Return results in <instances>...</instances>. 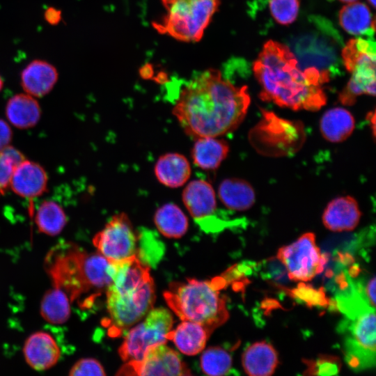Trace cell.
Masks as SVG:
<instances>
[{"label": "cell", "mask_w": 376, "mask_h": 376, "mask_svg": "<svg viewBox=\"0 0 376 376\" xmlns=\"http://www.w3.org/2000/svg\"><path fill=\"white\" fill-rule=\"evenodd\" d=\"M247 86H236L219 70L207 69L181 89L172 113L183 131L196 139L219 137L243 121L251 99Z\"/></svg>", "instance_id": "cell-1"}, {"label": "cell", "mask_w": 376, "mask_h": 376, "mask_svg": "<svg viewBox=\"0 0 376 376\" xmlns=\"http://www.w3.org/2000/svg\"><path fill=\"white\" fill-rule=\"evenodd\" d=\"M261 86L260 98L292 110L318 111L326 104L322 85L330 75L315 68L302 70L287 46L267 41L253 63Z\"/></svg>", "instance_id": "cell-2"}, {"label": "cell", "mask_w": 376, "mask_h": 376, "mask_svg": "<svg viewBox=\"0 0 376 376\" xmlns=\"http://www.w3.org/2000/svg\"><path fill=\"white\" fill-rule=\"evenodd\" d=\"M111 282L106 290L109 317L104 320L111 337H117L152 308L154 281L149 267L138 256L110 261Z\"/></svg>", "instance_id": "cell-3"}, {"label": "cell", "mask_w": 376, "mask_h": 376, "mask_svg": "<svg viewBox=\"0 0 376 376\" xmlns=\"http://www.w3.org/2000/svg\"><path fill=\"white\" fill-rule=\"evenodd\" d=\"M110 264L100 253H88L71 242L57 244L45 260L53 285L84 308H90L106 292L111 282Z\"/></svg>", "instance_id": "cell-4"}, {"label": "cell", "mask_w": 376, "mask_h": 376, "mask_svg": "<svg viewBox=\"0 0 376 376\" xmlns=\"http://www.w3.org/2000/svg\"><path fill=\"white\" fill-rule=\"evenodd\" d=\"M226 283L224 276L210 281L192 279L172 282L164 297L180 319L199 323L212 333L229 317L226 299L220 292Z\"/></svg>", "instance_id": "cell-5"}, {"label": "cell", "mask_w": 376, "mask_h": 376, "mask_svg": "<svg viewBox=\"0 0 376 376\" xmlns=\"http://www.w3.org/2000/svg\"><path fill=\"white\" fill-rule=\"evenodd\" d=\"M375 307L363 301L344 309L345 318L338 327L343 338L345 361L355 371L375 365Z\"/></svg>", "instance_id": "cell-6"}, {"label": "cell", "mask_w": 376, "mask_h": 376, "mask_svg": "<svg viewBox=\"0 0 376 376\" xmlns=\"http://www.w3.org/2000/svg\"><path fill=\"white\" fill-rule=\"evenodd\" d=\"M166 14L152 23L160 34L185 42H199L220 0H161Z\"/></svg>", "instance_id": "cell-7"}, {"label": "cell", "mask_w": 376, "mask_h": 376, "mask_svg": "<svg viewBox=\"0 0 376 376\" xmlns=\"http://www.w3.org/2000/svg\"><path fill=\"white\" fill-rule=\"evenodd\" d=\"M374 33L350 40L342 49L344 65L352 74L339 94L340 102L352 105L363 94L375 95V42Z\"/></svg>", "instance_id": "cell-8"}, {"label": "cell", "mask_w": 376, "mask_h": 376, "mask_svg": "<svg viewBox=\"0 0 376 376\" xmlns=\"http://www.w3.org/2000/svg\"><path fill=\"white\" fill-rule=\"evenodd\" d=\"M249 139L259 153L281 157L298 151L304 143L305 133L300 122L283 119L271 111H263L262 119L251 130Z\"/></svg>", "instance_id": "cell-9"}, {"label": "cell", "mask_w": 376, "mask_h": 376, "mask_svg": "<svg viewBox=\"0 0 376 376\" xmlns=\"http://www.w3.org/2000/svg\"><path fill=\"white\" fill-rule=\"evenodd\" d=\"M173 323V316L167 309H151L127 332L118 350L120 357L125 362L142 359L148 350L166 343Z\"/></svg>", "instance_id": "cell-10"}, {"label": "cell", "mask_w": 376, "mask_h": 376, "mask_svg": "<svg viewBox=\"0 0 376 376\" xmlns=\"http://www.w3.org/2000/svg\"><path fill=\"white\" fill-rule=\"evenodd\" d=\"M277 258L285 267L290 279L294 281H311L322 272L327 262L313 233H306L292 244L280 248Z\"/></svg>", "instance_id": "cell-11"}, {"label": "cell", "mask_w": 376, "mask_h": 376, "mask_svg": "<svg viewBox=\"0 0 376 376\" xmlns=\"http://www.w3.org/2000/svg\"><path fill=\"white\" fill-rule=\"evenodd\" d=\"M139 235L128 216L120 212L111 217L93 238L98 253L109 261H119L137 256Z\"/></svg>", "instance_id": "cell-12"}, {"label": "cell", "mask_w": 376, "mask_h": 376, "mask_svg": "<svg viewBox=\"0 0 376 376\" xmlns=\"http://www.w3.org/2000/svg\"><path fill=\"white\" fill-rule=\"evenodd\" d=\"M117 375H190V370L173 350L164 344L156 345L139 361H127Z\"/></svg>", "instance_id": "cell-13"}, {"label": "cell", "mask_w": 376, "mask_h": 376, "mask_svg": "<svg viewBox=\"0 0 376 376\" xmlns=\"http://www.w3.org/2000/svg\"><path fill=\"white\" fill-rule=\"evenodd\" d=\"M331 36H325L323 32L305 35L298 39L294 47L299 67L304 70L315 68L320 72L329 73L336 65L338 55L331 45Z\"/></svg>", "instance_id": "cell-14"}, {"label": "cell", "mask_w": 376, "mask_h": 376, "mask_svg": "<svg viewBox=\"0 0 376 376\" xmlns=\"http://www.w3.org/2000/svg\"><path fill=\"white\" fill-rule=\"evenodd\" d=\"M182 201L189 213L203 228L217 209L214 189L203 179L189 182L182 191Z\"/></svg>", "instance_id": "cell-15"}, {"label": "cell", "mask_w": 376, "mask_h": 376, "mask_svg": "<svg viewBox=\"0 0 376 376\" xmlns=\"http://www.w3.org/2000/svg\"><path fill=\"white\" fill-rule=\"evenodd\" d=\"M10 187L18 196L31 200L47 191V173L38 164L24 159L15 166Z\"/></svg>", "instance_id": "cell-16"}, {"label": "cell", "mask_w": 376, "mask_h": 376, "mask_svg": "<svg viewBox=\"0 0 376 376\" xmlns=\"http://www.w3.org/2000/svg\"><path fill=\"white\" fill-rule=\"evenodd\" d=\"M361 212L357 201L350 196L331 200L322 214L324 226L334 232L350 231L358 225Z\"/></svg>", "instance_id": "cell-17"}, {"label": "cell", "mask_w": 376, "mask_h": 376, "mask_svg": "<svg viewBox=\"0 0 376 376\" xmlns=\"http://www.w3.org/2000/svg\"><path fill=\"white\" fill-rule=\"evenodd\" d=\"M23 352L26 363L36 370L50 368L60 357V350L55 340L42 331L36 332L26 339Z\"/></svg>", "instance_id": "cell-18"}, {"label": "cell", "mask_w": 376, "mask_h": 376, "mask_svg": "<svg viewBox=\"0 0 376 376\" xmlns=\"http://www.w3.org/2000/svg\"><path fill=\"white\" fill-rule=\"evenodd\" d=\"M54 66L42 60L29 63L21 73L24 91L33 97H42L52 91L58 79Z\"/></svg>", "instance_id": "cell-19"}, {"label": "cell", "mask_w": 376, "mask_h": 376, "mask_svg": "<svg viewBox=\"0 0 376 376\" xmlns=\"http://www.w3.org/2000/svg\"><path fill=\"white\" fill-rule=\"evenodd\" d=\"M154 173L164 186L178 188L189 180L191 169L185 156L178 152H168L158 158L154 166Z\"/></svg>", "instance_id": "cell-20"}, {"label": "cell", "mask_w": 376, "mask_h": 376, "mask_svg": "<svg viewBox=\"0 0 376 376\" xmlns=\"http://www.w3.org/2000/svg\"><path fill=\"white\" fill-rule=\"evenodd\" d=\"M242 363L245 373L250 376H269L279 364L278 353L267 342H256L244 350Z\"/></svg>", "instance_id": "cell-21"}, {"label": "cell", "mask_w": 376, "mask_h": 376, "mask_svg": "<svg viewBox=\"0 0 376 376\" xmlns=\"http://www.w3.org/2000/svg\"><path fill=\"white\" fill-rule=\"evenodd\" d=\"M229 152L228 143L218 137L204 136L195 139L191 150L193 163L204 171L216 170Z\"/></svg>", "instance_id": "cell-22"}, {"label": "cell", "mask_w": 376, "mask_h": 376, "mask_svg": "<svg viewBox=\"0 0 376 376\" xmlns=\"http://www.w3.org/2000/svg\"><path fill=\"white\" fill-rule=\"evenodd\" d=\"M211 332L203 325L189 320H183L175 329L167 334L178 349L187 355H195L205 346Z\"/></svg>", "instance_id": "cell-23"}, {"label": "cell", "mask_w": 376, "mask_h": 376, "mask_svg": "<svg viewBox=\"0 0 376 376\" xmlns=\"http://www.w3.org/2000/svg\"><path fill=\"white\" fill-rule=\"evenodd\" d=\"M218 196L225 207L236 211L246 210L256 201L253 187L247 181L237 178L222 180L218 187Z\"/></svg>", "instance_id": "cell-24"}, {"label": "cell", "mask_w": 376, "mask_h": 376, "mask_svg": "<svg viewBox=\"0 0 376 376\" xmlns=\"http://www.w3.org/2000/svg\"><path fill=\"white\" fill-rule=\"evenodd\" d=\"M355 120L352 113L341 107L330 109L320 118V129L322 136L331 143H340L353 132Z\"/></svg>", "instance_id": "cell-25"}, {"label": "cell", "mask_w": 376, "mask_h": 376, "mask_svg": "<svg viewBox=\"0 0 376 376\" xmlns=\"http://www.w3.org/2000/svg\"><path fill=\"white\" fill-rule=\"evenodd\" d=\"M6 116L17 128L32 127L39 121L41 111L35 98L29 94L19 93L13 96L6 104Z\"/></svg>", "instance_id": "cell-26"}, {"label": "cell", "mask_w": 376, "mask_h": 376, "mask_svg": "<svg viewBox=\"0 0 376 376\" xmlns=\"http://www.w3.org/2000/svg\"><path fill=\"white\" fill-rule=\"evenodd\" d=\"M339 23L347 33L363 36L375 32V20L372 18L369 8L361 2H350L339 12Z\"/></svg>", "instance_id": "cell-27"}, {"label": "cell", "mask_w": 376, "mask_h": 376, "mask_svg": "<svg viewBox=\"0 0 376 376\" xmlns=\"http://www.w3.org/2000/svg\"><path fill=\"white\" fill-rule=\"evenodd\" d=\"M154 223L160 233L169 238L183 236L188 228V219L179 206L168 203L159 207L154 214Z\"/></svg>", "instance_id": "cell-28"}, {"label": "cell", "mask_w": 376, "mask_h": 376, "mask_svg": "<svg viewBox=\"0 0 376 376\" xmlns=\"http://www.w3.org/2000/svg\"><path fill=\"white\" fill-rule=\"evenodd\" d=\"M68 295L61 289L54 287L43 296L40 305L42 317L52 324H63L70 315V304Z\"/></svg>", "instance_id": "cell-29"}, {"label": "cell", "mask_w": 376, "mask_h": 376, "mask_svg": "<svg viewBox=\"0 0 376 376\" xmlns=\"http://www.w3.org/2000/svg\"><path fill=\"white\" fill-rule=\"evenodd\" d=\"M35 221L40 232L55 236L63 230L67 219L63 208L58 203L45 201L39 206Z\"/></svg>", "instance_id": "cell-30"}, {"label": "cell", "mask_w": 376, "mask_h": 376, "mask_svg": "<svg viewBox=\"0 0 376 376\" xmlns=\"http://www.w3.org/2000/svg\"><path fill=\"white\" fill-rule=\"evenodd\" d=\"M232 357L221 347H211L205 350L201 357V367L203 373L211 376L226 375L232 370Z\"/></svg>", "instance_id": "cell-31"}, {"label": "cell", "mask_w": 376, "mask_h": 376, "mask_svg": "<svg viewBox=\"0 0 376 376\" xmlns=\"http://www.w3.org/2000/svg\"><path fill=\"white\" fill-rule=\"evenodd\" d=\"M24 159V156L12 146H8L0 150V196L3 195L10 187L15 166Z\"/></svg>", "instance_id": "cell-32"}, {"label": "cell", "mask_w": 376, "mask_h": 376, "mask_svg": "<svg viewBox=\"0 0 376 376\" xmlns=\"http://www.w3.org/2000/svg\"><path fill=\"white\" fill-rule=\"evenodd\" d=\"M303 361L306 366L304 375H336L341 366L339 359L331 355H320L315 359H304Z\"/></svg>", "instance_id": "cell-33"}, {"label": "cell", "mask_w": 376, "mask_h": 376, "mask_svg": "<svg viewBox=\"0 0 376 376\" xmlns=\"http://www.w3.org/2000/svg\"><path fill=\"white\" fill-rule=\"evenodd\" d=\"M299 0H270L269 9L272 17L281 24H292L299 12Z\"/></svg>", "instance_id": "cell-34"}, {"label": "cell", "mask_w": 376, "mask_h": 376, "mask_svg": "<svg viewBox=\"0 0 376 376\" xmlns=\"http://www.w3.org/2000/svg\"><path fill=\"white\" fill-rule=\"evenodd\" d=\"M69 375L71 376L105 375L106 373L101 363L95 359H82L77 361L71 368Z\"/></svg>", "instance_id": "cell-35"}, {"label": "cell", "mask_w": 376, "mask_h": 376, "mask_svg": "<svg viewBox=\"0 0 376 376\" xmlns=\"http://www.w3.org/2000/svg\"><path fill=\"white\" fill-rule=\"evenodd\" d=\"M298 288L292 290V294L306 302L308 305H325L327 304L324 293L320 290H316L310 286L300 283Z\"/></svg>", "instance_id": "cell-36"}, {"label": "cell", "mask_w": 376, "mask_h": 376, "mask_svg": "<svg viewBox=\"0 0 376 376\" xmlns=\"http://www.w3.org/2000/svg\"><path fill=\"white\" fill-rule=\"evenodd\" d=\"M12 136V130L8 124L0 119V150L9 146Z\"/></svg>", "instance_id": "cell-37"}, {"label": "cell", "mask_w": 376, "mask_h": 376, "mask_svg": "<svg viewBox=\"0 0 376 376\" xmlns=\"http://www.w3.org/2000/svg\"><path fill=\"white\" fill-rule=\"evenodd\" d=\"M363 293L370 305L375 308V277L370 279L365 287L362 288Z\"/></svg>", "instance_id": "cell-38"}, {"label": "cell", "mask_w": 376, "mask_h": 376, "mask_svg": "<svg viewBox=\"0 0 376 376\" xmlns=\"http://www.w3.org/2000/svg\"><path fill=\"white\" fill-rule=\"evenodd\" d=\"M373 8H375V0H368Z\"/></svg>", "instance_id": "cell-39"}, {"label": "cell", "mask_w": 376, "mask_h": 376, "mask_svg": "<svg viewBox=\"0 0 376 376\" xmlns=\"http://www.w3.org/2000/svg\"><path fill=\"white\" fill-rule=\"evenodd\" d=\"M3 84V81L1 77L0 76V91L2 89Z\"/></svg>", "instance_id": "cell-40"}, {"label": "cell", "mask_w": 376, "mask_h": 376, "mask_svg": "<svg viewBox=\"0 0 376 376\" xmlns=\"http://www.w3.org/2000/svg\"><path fill=\"white\" fill-rule=\"evenodd\" d=\"M340 1L342 2H345V3H350V2H354L357 0H340Z\"/></svg>", "instance_id": "cell-41"}]
</instances>
